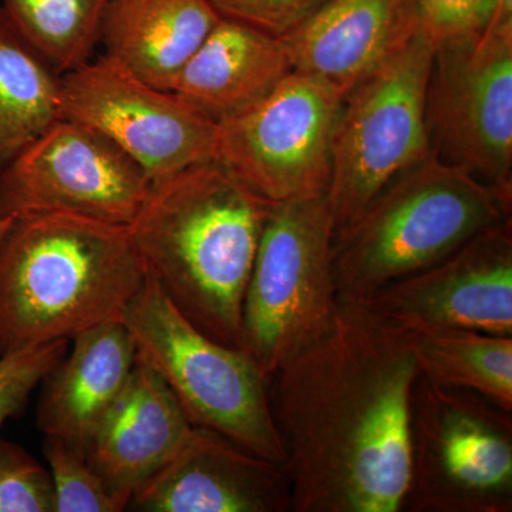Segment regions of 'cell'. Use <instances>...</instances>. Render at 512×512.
<instances>
[{
	"instance_id": "6da1fadb",
	"label": "cell",
	"mask_w": 512,
	"mask_h": 512,
	"mask_svg": "<svg viewBox=\"0 0 512 512\" xmlns=\"http://www.w3.org/2000/svg\"><path fill=\"white\" fill-rule=\"evenodd\" d=\"M420 375L412 333L339 295L332 328L269 380L292 512H399Z\"/></svg>"
},
{
	"instance_id": "7a4b0ae2",
	"label": "cell",
	"mask_w": 512,
	"mask_h": 512,
	"mask_svg": "<svg viewBox=\"0 0 512 512\" xmlns=\"http://www.w3.org/2000/svg\"><path fill=\"white\" fill-rule=\"evenodd\" d=\"M274 205L211 160L153 181L130 224L147 274L222 345L242 348L245 292Z\"/></svg>"
},
{
	"instance_id": "3957f363",
	"label": "cell",
	"mask_w": 512,
	"mask_h": 512,
	"mask_svg": "<svg viewBox=\"0 0 512 512\" xmlns=\"http://www.w3.org/2000/svg\"><path fill=\"white\" fill-rule=\"evenodd\" d=\"M146 275L130 225L16 218L0 244V355L123 320Z\"/></svg>"
},
{
	"instance_id": "277c9868",
	"label": "cell",
	"mask_w": 512,
	"mask_h": 512,
	"mask_svg": "<svg viewBox=\"0 0 512 512\" xmlns=\"http://www.w3.org/2000/svg\"><path fill=\"white\" fill-rule=\"evenodd\" d=\"M511 205L512 197L431 153L333 235L339 295L366 299L439 264L480 232L511 220Z\"/></svg>"
},
{
	"instance_id": "5b68a950",
	"label": "cell",
	"mask_w": 512,
	"mask_h": 512,
	"mask_svg": "<svg viewBox=\"0 0 512 512\" xmlns=\"http://www.w3.org/2000/svg\"><path fill=\"white\" fill-rule=\"evenodd\" d=\"M123 322L138 359L156 370L192 426L284 466L269 379L247 350L222 345L195 328L148 274Z\"/></svg>"
},
{
	"instance_id": "8992f818",
	"label": "cell",
	"mask_w": 512,
	"mask_h": 512,
	"mask_svg": "<svg viewBox=\"0 0 512 512\" xmlns=\"http://www.w3.org/2000/svg\"><path fill=\"white\" fill-rule=\"evenodd\" d=\"M332 242L328 195L272 208L242 309V348L269 380L332 328Z\"/></svg>"
},
{
	"instance_id": "52a82bcc",
	"label": "cell",
	"mask_w": 512,
	"mask_h": 512,
	"mask_svg": "<svg viewBox=\"0 0 512 512\" xmlns=\"http://www.w3.org/2000/svg\"><path fill=\"white\" fill-rule=\"evenodd\" d=\"M402 511L511 512L512 412L420 373Z\"/></svg>"
},
{
	"instance_id": "ba28073f",
	"label": "cell",
	"mask_w": 512,
	"mask_h": 512,
	"mask_svg": "<svg viewBox=\"0 0 512 512\" xmlns=\"http://www.w3.org/2000/svg\"><path fill=\"white\" fill-rule=\"evenodd\" d=\"M434 49L420 35L342 101L328 190L333 235L431 154L426 94Z\"/></svg>"
},
{
	"instance_id": "9c48e42d",
	"label": "cell",
	"mask_w": 512,
	"mask_h": 512,
	"mask_svg": "<svg viewBox=\"0 0 512 512\" xmlns=\"http://www.w3.org/2000/svg\"><path fill=\"white\" fill-rule=\"evenodd\" d=\"M342 101L318 77L292 70L264 100L217 124L214 160L274 204L326 195Z\"/></svg>"
},
{
	"instance_id": "30bf717a",
	"label": "cell",
	"mask_w": 512,
	"mask_h": 512,
	"mask_svg": "<svg viewBox=\"0 0 512 512\" xmlns=\"http://www.w3.org/2000/svg\"><path fill=\"white\" fill-rule=\"evenodd\" d=\"M151 178L100 131L57 120L0 177V215L76 214L130 225Z\"/></svg>"
},
{
	"instance_id": "8fae6325",
	"label": "cell",
	"mask_w": 512,
	"mask_h": 512,
	"mask_svg": "<svg viewBox=\"0 0 512 512\" xmlns=\"http://www.w3.org/2000/svg\"><path fill=\"white\" fill-rule=\"evenodd\" d=\"M426 123L434 156L512 197V36L434 50Z\"/></svg>"
},
{
	"instance_id": "7c38bea8",
	"label": "cell",
	"mask_w": 512,
	"mask_h": 512,
	"mask_svg": "<svg viewBox=\"0 0 512 512\" xmlns=\"http://www.w3.org/2000/svg\"><path fill=\"white\" fill-rule=\"evenodd\" d=\"M62 107L64 117L100 131L126 151L151 181L215 158L214 121L107 56L62 74Z\"/></svg>"
},
{
	"instance_id": "4fadbf2b",
	"label": "cell",
	"mask_w": 512,
	"mask_h": 512,
	"mask_svg": "<svg viewBox=\"0 0 512 512\" xmlns=\"http://www.w3.org/2000/svg\"><path fill=\"white\" fill-rule=\"evenodd\" d=\"M360 301L407 330L512 336V221L485 229L439 264Z\"/></svg>"
},
{
	"instance_id": "5bb4252c",
	"label": "cell",
	"mask_w": 512,
	"mask_h": 512,
	"mask_svg": "<svg viewBox=\"0 0 512 512\" xmlns=\"http://www.w3.org/2000/svg\"><path fill=\"white\" fill-rule=\"evenodd\" d=\"M143 512H289L282 464L256 456L215 431L192 427L173 457L131 495Z\"/></svg>"
},
{
	"instance_id": "9a60e30c",
	"label": "cell",
	"mask_w": 512,
	"mask_h": 512,
	"mask_svg": "<svg viewBox=\"0 0 512 512\" xmlns=\"http://www.w3.org/2000/svg\"><path fill=\"white\" fill-rule=\"evenodd\" d=\"M417 35L416 0H328L281 40L293 70L345 99Z\"/></svg>"
},
{
	"instance_id": "2e32d148",
	"label": "cell",
	"mask_w": 512,
	"mask_h": 512,
	"mask_svg": "<svg viewBox=\"0 0 512 512\" xmlns=\"http://www.w3.org/2000/svg\"><path fill=\"white\" fill-rule=\"evenodd\" d=\"M192 427L164 380L137 357L86 458L110 493L128 507L131 495L174 456Z\"/></svg>"
},
{
	"instance_id": "e0dca14e",
	"label": "cell",
	"mask_w": 512,
	"mask_h": 512,
	"mask_svg": "<svg viewBox=\"0 0 512 512\" xmlns=\"http://www.w3.org/2000/svg\"><path fill=\"white\" fill-rule=\"evenodd\" d=\"M133 338L123 320L80 333L73 349L42 380L37 426L86 456L101 420L136 365Z\"/></svg>"
},
{
	"instance_id": "ac0fdd59",
	"label": "cell",
	"mask_w": 512,
	"mask_h": 512,
	"mask_svg": "<svg viewBox=\"0 0 512 512\" xmlns=\"http://www.w3.org/2000/svg\"><path fill=\"white\" fill-rule=\"evenodd\" d=\"M292 70L281 39L220 19L181 70L173 93L220 124L264 100Z\"/></svg>"
},
{
	"instance_id": "d6986e66",
	"label": "cell",
	"mask_w": 512,
	"mask_h": 512,
	"mask_svg": "<svg viewBox=\"0 0 512 512\" xmlns=\"http://www.w3.org/2000/svg\"><path fill=\"white\" fill-rule=\"evenodd\" d=\"M220 15L210 0H110L101 23L104 56L165 92Z\"/></svg>"
},
{
	"instance_id": "ffe728a7",
	"label": "cell",
	"mask_w": 512,
	"mask_h": 512,
	"mask_svg": "<svg viewBox=\"0 0 512 512\" xmlns=\"http://www.w3.org/2000/svg\"><path fill=\"white\" fill-rule=\"evenodd\" d=\"M63 117L62 74L30 45L0 6V177Z\"/></svg>"
},
{
	"instance_id": "44dd1931",
	"label": "cell",
	"mask_w": 512,
	"mask_h": 512,
	"mask_svg": "<svg viewBox=\"0 0 512 512\" xmlns=\"http://www.w3.org/2000/svg\"><path fill=\"white\" fill-rule=\"evenodd\" d=\"M420 373L512 412V336L471 330H409Z\"/></svg>"
},
{
	"instance_id": "7402d4cb",
	"label": "cell",
	"mask_w": 512,
	"mask_h": 512,
	"mask_svg": "<svg viewBox=\"0 0 512 512\" xmlns=\"http://www.w3.org/2000/svg\"><path fill=\"white\" fill-rule=\"evenodd\" d=\"M110 0H3L23 37L64 74L92 57Z\"/></svg>"
},
{
	"instance_id": "603a6c76",
	"label": "cell",
	"mask_w": 512,
	"mask_h": 512,
	"mask_svg": "<svg viewBox=\"0 0 512 512\" xmlns=\"http://www.w3.org/2000/svg\"><path fill=\"white\" fill-rule=\"evenodd\" d=\"M49 473L55 490L56 512H120L126 504L114 497L86 456L62 440L43 441Z\"/></svg>"
},
{
	"instance_id": "cb8c5ba5",
	"label": "cell",
	"mask_w": 512,
	"mask_h": 512,
	"mask_svg": "<svg viewBox=\"0 0 512 512\" xmlns=\"http://www.w3.org/2000/svg\"><path fill=\"white\" fill-rule=\"evenodd\" d=\"M0 512H56L49 470L8 440H0Z\"/></svg>"
},
{
	"instance_id": "d4e9b609",
	"label": "cell",
	"mask_w": 512,
	"mask_h": 512,
	"mask_svg": "<svg viewBox=\"0 0 512 512\" xmlns=\"http://www.w3.org/2000/svg\"><path fill=\"white\" fill-rule=\"evenodd\" d=\"M419 35L434 50L477 42L490 25L498 0H416Z\"/></svg>"
},
{
	"instance_id": "484cf974",
	"label": "cell",
	"mask_w": 512,
	"mask_h": 512,
	"mask_svg": "<svg viewBox=\"0 0 512 512\" xmlns=\"http://www.w3.org/2000/svg\"><path fill=\"white\" fill-rule=\"evenodd\" d=\"M69 340L15 350L0 355V429L22 412L30 394L67 355Z\"/></svg>"
},
{
	"instance_id": "4316f807",
	"label": "cell",
	"mask_w": 512,
	"mask_h": 512,
	"mask_svg": "<svg viewBox=\"0 0 512 512\" xmlns=\"http://www.w3.org/2000/svg\"><path fill=\"white\" fill-rule=\"evenodd\" d=\"M328 0H210L221 19L276 39L288 36Z\"/></svg>"
},
{
	"instance_id": "83f0119b",
	"label": "cell",
	"mask_w": 512,
	"mask_h": 512,
	"mask_svg": "<svg viewBox=\"0 0 512 512\" xmlns=\"http://www.w3.org/2000/svg\"><path fill=\"white\" fill-rule=\"evenodd\" d=\"M15 218L6 217V215H0V244H2L3 238L6 237L10 227H12Z\"/></svg>"
}]
</instances>
